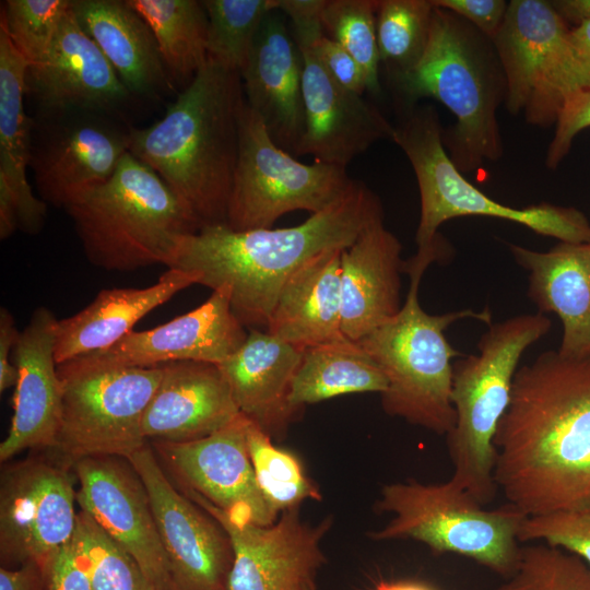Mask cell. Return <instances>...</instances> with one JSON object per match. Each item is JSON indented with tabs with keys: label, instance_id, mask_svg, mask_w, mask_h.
<instances>
[{
	"label": "cell",
	"instance_id": "obj_51",
	"mask_svg": "<svg viewBox=\"0 0 590 590\" xmlns=\"http://www.w3.org/2000/svg\"><path fill=\"white\" fill-rule=\"evenodd\" d=\"M375 590H434L432 587L413 581H380Z\"/></svg>",
	"mask_w": 590,
	"mask_h": 590
},
{
	"label": "cell",
	"instance_id": "obj_41",
	"mask_svg": "<svg viewBox=\"0 0 590 590\" xmlns=\"http://www.w3.org/2000/svg\"><path fill=\"white\" fill-rule=\"evenodd\" d=\"M518 540L543 541L577 555L590 567V507L527 517Z\"/></svg>",
	"mask_w": 590,
	"mask_h": 590
},
{
	"label": "cell",
	"instance_id": "obj_37",
	"mask_svg": "<svg viewBox=\"0 0 590 590\" xmlns=\"http://www.w3.org/2000/svg\"><path fill=\"white\" fill-rule=\"evenodd\" d=\"M248 447L258 486L279 516L306 499H321L319 488L306 476L297 458L275 447L271 436L251 421Z\"/></svg>",
	"mask_w": 590,
	"mask_h": 590
},
{
	"label": "cell",
	"instance_id": "obj_31",
	"mask_svg": "<svg viewBox=\"0 0 590 590\" xmlns=\"http://www.w3.org/2000/svg\"><path fill=\"white\" fill-rule=\"evenodd\" d=\"M28 66L0 26V187L17 206L19 229L35 235L45 224L48 204L34 194L26 175L32 129L24 107Z\"/></svg>",
	"mask_w": 590,
	"mask_h": 590
},
{
	"label": "cell",
	"instance_id": "obj_20",
	"mask_svg": "<svg viewBox=\"0 0 590 590\" xmlns=\"http://www.w3.org/2000/svg\"><path fill=\"white\" fill-rule=\"evenodd\" d=\"M298 47L305 128L296 156L346 168L377 141L392 140L394 126L375 105L333 80L310 45Z\"/></svg>",
	"mask_w": 590,
	"mask_h": 590
},
{
	"label": "cell",
	"instance_id": "obj_29",
	"mask_svg": "<svg viewBox=\"0 0 590 590\" xmlns=\"http://www.w3.org/2000/svg\"><path fill=\"white\" fill-rule=\"evenodd\" d=\"M342 250L329 249L317 255L288 278L266 327L270 334L302 350L345 338Z\"/></svg>",
	"mask_w": 590,
	"mask_h": 590
},
{
	"label": "cell",
	"instance_id": "obj_45",
	"mask_svg": "<svg viewBox=\"0 0 590 590\" xmlns=\"http://www.w3.org/2000/svg\"><path fill=\"white\" fill-rule=\"evenodd\" d=\"M326 0H273L275 10L291 22V30L298 46L312 44L324 35L322 11Z\"/></svg>",
	"mask_w": 590,
	"mask_h": 590
},
{
	"label": "cell",
	"instance_id": "obj_4",
	"mask_svg": "<svg viewBox=\"0 0 590 590\" xmlns=\"http://www.w3.org/2000/svg\"><path fill=\"white\" fill-rule=\"evenodd\" d=\"M392 81L405 109L430 97L455 116L441 139L459 172L502 157L497 110L506 99V80L493 42L469 22L435 7L422 58Z\"/></svg>",
	"mask_w": 590,
	"mask_h": 590
},
{
	"label": "cell",
	"instance_id": "obj_24",
	"mask_svg": "<svg viewBox=\"0 0 590 590\" xmlns=\"http://www.w3.org/2000/svg\"><path fill=\"white\" fill-rule=\"evenodd\" d=\"M161 367V382L142 422L148 441L198 440L228 425L240 414L217 364L178 361Z\"/></svg>",
	"mask_w": 590,
	"mask_h": 590
},
{
	"label": "cell",
	"instance_id": "obj_26",
	"mask_svg": "<svg viewBox=\"0 0 590 590\" xmlns=\"http://www.w3.org/2000/svg\"><path fill=\"white\" fill-rule=\"evenodd\" d=\"M518 266L528 272L527 295L539 312L562 321L563 356L590 355V241L563 243L547 251L508 244Z\"/></svg>",
	"mask_w": 590,
	"mask_h": 590
},
{
	"label": "cell",
	"instance_id": "obj_6",
	"mask_svg": "<svg viewBox=\"0 0 590 590\" xmlns=\"http://www.w3.org/2000/svg\"><path fill=\"white\" fill-rule=\"evenodd\" d=\"M64 210L87 260L107 271L164 264L178 236L203 226L165 181L130 152L108 180Z\"/></svg>",
	"mask_w": 590,
	"mask_h": 590
},
{
	"label": "cell",
	"instance_id": "obj_25",
	"mask_svg": "<svg viewBox=\"0 0 590 590\" xmlns=\"http://www.w3.org/2000/svg\"><path fill=\"white\" fill-rule=\"evenodd\" d=\"M401 252L384 214L342 250V332L349 340L359 341L400 311Z\"/></svg>",
	"mask_w": 590,
	"mask_h": 590
},
{
	"label": "cell",
	"instance_id": "obj_38",
	"mask_svg": "<svg viewBox=\"0 0 590 590\" xmlns=\"http://www.w3.org/2000/svg\"><path fill=\"white\" fill-rule=\"evenodd\" d=\"M376 9L377 0H326L322 11L324 35L358 62L368 91L375 94L380 91Z\"/></svg>",
	"mask_w": 590,
	"mask_h": 590
},
{
	"label": "cell",
	"instance_id": "obj_12",
	"mask_svg": "<svg viewBox=\"0 0 590 590\" xmlns=\"http://www.w3.org/2000/svg\"><path fill=\"white\" fill-rule=\"evenodd\" d=\"M569 27L551 1L511 0L492 40L505 80V106L512 115L547 127L576 92Z\"/></svg>",
	"mask_w": 590,
	"mask_h": 590
},
{
	"label": "cell",
	"instance_id": "obj_34",
	"mask_svg": "<svg viewBox=\"0 0 590 590\" xmlns=\"http://www.w3.org/2000/svg\"><path fill=\"white\" fill-rule=\"evenodd\" d=\"M435 7L430 0H377L376 34L382 62L391 78L422 58Z\"/></svg>",
	"mask_w": 590,
	"mask_h": 590
},
{
	"label": "cell",
	"instance_id": "obj_19",
	"mask_svg": "<svg viewBox=\"0 0 590 590\" xmlns=\"http://www.w3.org/2000/svg\"><path fill=\"white\" fill-rule=\"evenodd\" d=\"M228 293L215 290L199 307L145 331H131L114 345L58 364L67 369L155 367L178 361L221 364L247 338Z\"/></svg>",
	"mask_w": 590,
	"mask_h": 590
},
{
	"label": "cell",
	"instance_id": "obj_21",
	"mask_svg": "<svg viewBox=\"0 0 590 590\" xmlns=\"http://www.w3.org/2000/svg\"><path fill=\"white\" fill-rule=\"evenodd\" d=\"M25 90L37 110L76 107L121 118L137 101L83 31L71 8L47 56L28 66Z\"/></svg>",
	"mask_w": 590,
	"mask_h": 590
},
{
	"label": "cell",
	"instance_id": "obj_32",
	"mask_svg": "<svg viewBox=\"0 0 590 590\" xmlns=\"http://www.w3.org/2000/svg\"><path fill=\"white\" fill-rule=\"evenodd\" d=\"M387 389V378L373 357L355 341L342 340L303 350L293 379L288 402L296 411L333 397L378 392Z\"/></svg>",
	"mask_w": 590,
	"mask_h": 590
},
{
	"label": "cell",
	"instance_id": "obj_46",
	"mask_svg": "<svg viewBox=\"0 0 590 590\" xmlns=\"http://www.w3.org/2000/svg\"><path fill=\"white\" fill-rule=\"evenodd\" d=\"M42 570L46 590H93L71 542L56 552Z\"/></svg>",
	"mask_w": 590,
	"mask_h": 590
},
{
	"label": "cell",
	"instance_id": "obj_39",
	"mask_svg": "<svg viewBox=\"0 0 590 590\" xmlns=\"http://www.w3.org/2000/svg\"><path fill=\"white\" fill-rule=\"evenodd\" d=\"M71 8V0H7L0 26L19 52L34 66L44 60Z\"/></svg>",
	"mask_w": 590,
	"mask_h": 590
},
{
	"label": "cell",
	"instance_id": "obj_43",
	"mask_svg": "<svg viewBox=\"0 0 590 590\" xmlns=\"http://www.w3.org/2000/svg\"><path fill=\"white\" fill-rule=\"evenodd\" d=\"M308 45L311 46L327 72L340 85L361 96L368 91L367 79L362 67L340 44L322 35Z\"/></svg>",
	"mask_w": 590,
	"mask_h": 590
},
{
	"label": "cell",
	"instance_id": "obj_30",
	"mask_svg": "<svg viewBox=\"0 0 590 590\" xmlns=\"http://www.w3.org/2000/svg\"><path fill=\"white\" fill-rule=\"evenodd\" d=\"M193 284L194 280L188 273L168 269L155 284L144 288L101 291L85 308L58 320L57 365L114 345L133 331L145 315Z\"/></svg>",
	"mask_w": 590,
	"mask_h": 590
},
{
	"label": "cell",
	"instance_id": "obj_5",
	"mask_svg": "<svg viewBox=\"0 0 590 590\" xmlns=\"http://www.w3.org/2000/svg\"><path fill=\"white\" fill-rule=\"evenodd\" d=\"M444 252L417 250L404 261L403 272L410 275V287L400 311L357 341L387 378V389L380 394L384 411L437 435H447L455 425L452 359L463 356L448 342L445 331L467 318L492 323L487 307L441 315H430L422 308L418 300L422 276Z\"/></svg>",
	"mask_w": 590,
	"mask_h": 590
},
{
	"label": "cell",
	"instance_id": "obj_17",
	"mask_svg": "<svg viewBox=\"0 0 590 590\" xmlns=\"http://www.w3.org/2000/svg\"><path fill=\"white\" fill-rule=\"evenodd\" d=\"M117 457L78 461L76 503L139 564L153 590H178L148 492L131 464Z\"/></svg>",
	"mask_w": 590,
	"mask_h": 590
},
{
	"label": "cell",
	"instance_id": "obj_14",
	"mask_svg": "<svg viewBox=\"0 0 590 590\" xmlns=\"http://www.w3.org/2000/svg\"><path fill=\"white\" fill-rule=\"evenodd\" d=\"M71 468L57 459L27 458L2 468L0 557L8 565L40 568L72 540L76 491Z\"/></svg>",
	"mask_w": 590,
	"mask_h": 590
},
{
	"label": "cell",
	"instance_id": "obj_2",
	"mask_svg": "<svg viewBox=\"0 0 590 590\" xmlns=\"http://www.w3.org/2000/svg\"><path fill=\"white\" fill-rule=\"evenodd\" d=\"M382 214L378 196L353 179L334 203L293 227L234 231L209 224L180 235L164 266L212 291L225 288L245 327L266 328L281 290L299 267L326 250L349 247Z\"/></svg>",
	"mask_w": 590,
	"mask_h": 590
},
{
	"label": "cell",
	"instance_id": "obj_28",
	"mask_svg": "<svg viewBox=\"0 0 590 590\" xmlns=\"http://www.w3.org/2000/svg\"><path fill=\"white\" fill-rule=\"evenodd\" d=\"M71 9L135 99L174 90L153 32L127 0H71Z\"/></svg>",
	"mask_w": 590,
	"mask_h": 590
},
{
	"label": "cell",
	"instance_id": "obj_49",
	"mask_svg": "<svg viewBox=\"0 0 590 590\" xmlns=\"http://www.w3.org/2000/svg\"><path fill=\"white\" fill-rule=\"evenodd\" d=\"M0 590H46L42 568L25 563L15 568H0Z\"/></svg>",
	"mask_w": 590,
	"mask_h": 590
},
{
	"label": "cell",
	"instance_id": "obj_50",
	"mask_svg": "<svg viewBox=\"0 0 590 590\" xmlns=\"http://www.w3.org/2000/svg\"><path fill=\"white\" fill-rule=\"evenodd\" d=\"M558 14L575 25L590 20V0H554L551 1Z\"/></svg>",
	"mask_w": 590,
	"mask_h": 590
},
{
	"label": "cell",
	"instance_id": "obj_13",
	"mask_svg": "<svg viewBox=\"0 0 590 590\" xmlns=\"http://www.w3.org/2000/svg\"><path fill=\"white\" fill-rule=\"evenodd\" d=\"M129 128L121 118L93 109L37 110L30 168L40 199L64 209L108 180L129 152Z\"/></svg>",
	"mask_w": 590,
	"mask_h": 590
},
{
	"label": "cell",
	"instance_id": "obj_44",
	"mask_svg": "<svg viewBox=\"0 0 590 590\" xmlns=\"http://www.w3.org/2000/svg\"><path fill=\"white\" fill-rule=\"evenodd\" d=\"M433 5L450 11L469 22L491 40L502 27L509 2L505 0H430Z\"/></svg>",
	"mask_w": 590,
	"mask_h": 590
},
{
	"label": "cell",
	"instance_id": "obj_10",
	"mask_svg": "<svg viewBox=\"0 0 590 590\" xmlns=\"http://www.w3.org/2000/svg\"><path fill=\"white\" fill-rule=\"evenodd\" d=\"M62 410L55 459L72 467L94 457L128 459L143 448L144 412L162 376L161 366L73 370L57 365Z\"/></svg>",
	"mask_w": 590,
	"mask_h": 590
},
{
	"label": "cell",
	"instance_id": "obj_15",
	"mask_svg": "<svg viewBox=\"0 0 590 590\" xmlns=\"http://www.w3.org/2000/svg\"><path fill=\"white\" fill-rule=\"evenodd\" d=\"M249 424L240 413L204 438L153 441L151 447L182 492L200 497L233 523L269 526L280 516L258 486L248 447Z\"/></svg>",
	"mask_w": 590,
	"mask_h": 590
},
{
	"label": "cell",
	"instance_id": "obj_27",
	"mask_svg": "<svg viewBox=\"0 0 590 590\" xmlns=\"http://www.w3.org/2000/svg\"><path fill=\"white\" fill-rule=\"evenodd\" d=\"M303 350L251 328L221 364L239 412L268 435L283 433L296 410L288 402Z\"/></svg>",
	"mask_w": 590,
	"mask_h": 590
},
{
	"label": "cell",
	"instance_id": "obj_9",
	"mask_svg": "<svg viewBox=\"0 0 590 590\" xmlns=\"http://www.w3.org/2000/svg\"><path fill=\"white\" fill-rule=\"evenodd\" d=\"M376 507L393 517L382 529L369 533L375 541L411 539L435 554L470 558L505 579L517 568L521 552L518 533L528 516L509 504L487 510L448 481L385 485Z\"/></svg>",
	"mask_w": 590,
	"mask_h": 590
},
{
	"label": "cell",
	"instance_id": "obj_18",
	"mask_svg": "<svg viewBox=\"0 0 590 590\" xmlns=\"http://www.w3.org/2000/svg\"><path fill=\"white\" fill-rule=\"evenodd\" d=\"M226 532L233 548L227 590H306L326 563L320 541L331 520L303 523L298 507L283 511L269 526L236 524L200 497L184 493Z\"/></svg>",
	"mask_w": 590,
	"mask_h": 590
},
{
	"label": "cell",
	"instance_id": "obj_1",
	"mask_svg": "<svg viewBox=\"0 0 590 590\" xmlns=\"http://www.w3.org/2000/svg\"><path fill=\"white\" fill-rule=\"evenodd\" d=\"M494 479L528 517L590 507V355L518 368L494 438Z\"/></svg>",
	"mask_w": 590,
	"mask_h": 590
},
{
	"label": "cell",
	"instance_id": "obj_22",
	"mask_svg": "<svg viewBox=\"0 0 590 590\" xmlns=\"http://www.w3.org/2000/svg\"><path fill=\"white\" fill-rule=\"evenodd\" d=\"M286 19L279 10L263 19L239 73L247 106L273 141L296 156L305 128L303 56Z\"/></svg>",
	"mask_w": 590,
	"mask_h": 590
},
{
	"label": "cell",
	"instance_id": "obj_40",
	"mask_svg": "<svg viewBox=\"0 0 590 590\" xmlns=\"http://www.w3.org/2000/svg\"><path fill=\"white\" fill-rule=\"evenodd\" d=\"M494 590H590V567L545 543L527 545L514 574Z\"/></svg>",
	"mask_w": 590,
	"mask_h": 590
},
{
	"label": "cell",
	"instance_id": "obj_52",
	"mask_svg": "<svg viewBox=\"0 0 590 590\" xmlns=\"http://www.w3.org/2000/svg\"><path fill=\"white\" fill-rule=\"evenodd\" d=\"M306 590H317L316 589V586H315V582L310 583Z\"/></svg>",
	"mask_w": 590,
	"mask_h": 590
},
{
	"label": "cell",
	"instance_id": "obj_47",
	"mask_svg": "<svg viewBox=\"0 0 590 590\" xmlns=\"http://www.w3.org/2000/svg\"><path fill=\"white\" fill-rule=\"evenodd\" d=\"M21 331L17 330L13 315L5 308L0 309V392L15 387L17 368L13 363V353Z\"/></svg>",
	"mask_w": 590,
	"mask_h": 590
},
{
	"label": "cell",
	"instance_id": "obj_11",
	"mask_svg": "<svg viewBox=\"0 0 590 590\" xmlns=\"http://www.w3.org/2000/svg\"><path fill=\"white\" fill-rule=\"evenodd\" d=\"M239 135L226 219L234 231L272 228L276 220L296 210L320 212L353 181L344 167L297 161L273 141L247 104Z\"/></svg>",
	"mask_w": 590,
	"mask_h": 590
},
{
	"label": "cell",
	"instance_id": "obj_3",
	"mask_svg": "<svg viewBox=\"0 0 590 590\" xmlns=\"http://www.w3.org/2000/svg\"><path fill=\"white\" fill-rule=\"evenodd\" d=\"M245 107L240 73L208 60L162 119L129 128V152L202 225L226 224Z\"/></svg>",
	"mask_w": 590,
	"mask_h": 590
},
{
	"label": "cell",
	"instance_id": "obj_36",
	"mask_svg": "<svg viewBox=\"0 0 590 590\" xmlns=\"http://www.w3.org/2000/svg\"><path fill=\"white\" fill-rule=\"evenodd\" d=\"M208 16V60L240 71L273 0H203Z\"/></svg>",
	"mask_w": 590,
	"mask_h": 590
},
{
	"label": "cell",
	"instance_id": "obj_23",
	"mask_svg": "<svg viewBox=\"0 0 590 590\" xmlns=\"http://www.w3.org/2000/svg\"><path fill=\"white\" fill-rule=\"evenodd\" d=\"M58 320L46 307L36 308L21 331L13 353L19 377L9 433L0 444V461L26 449L56 446L62 410V382L55 344Z\"/></svg>",
	"mask_w": 590,
	"mask_h": 590
},
{
	"label": "cell",
	"instance_id": "obj_7",
	"mask_svg": "<svg viewBox=\"0 0 590 590\" xmlns=\"http://www.w3.org/2000/svg\"><path fill=\"white\" fill-rule=\"evenodd\" d=\"M551 327L550 318L539 311L491 323L477 342V353L453 362L451 403L456 421L446 435L453 468L449 481L482 506L489 504L498 491L494 438L510 403L518 363Z\"/></svg>",
	"mask_w": 590,
	"mask_h": 590
},
{
	"label": "cell",
	"instance_id": "obj_48",
	"mask_svg": "<svg viewBox=\"0 0 590 590\" xmlns=\"http://www.w3.org/2000/svg\"><path fill=\"white\" fill-rule=\"evenodd\" d=\"M576 93L590 90V20L569 30Z\"/></svg>",
	"mask_w": 590,
	"mask_h": 590
},
{
	"label": "cell",
	"instance_id": "obj_33",
	"mask_svg": "<svg viewBox=\"0 0 590 590\" xmlns=\"http://www.w3.org/2000/svg\"><path fill=\"white\" fill-rule=\"evenodd\" d=\"M148 23L174 86L184 90L206 63L208 16L202 1L127 0Z\"/></svg>",
	"mask_w": 590,
	"mask_h": 590
},
{
	"label": "cell",
	"instance_id": "obj_42",
	"mask_svg": "<svg viewBox=\"0 0 590 590\" xmlns=\"http://www.w3.org/2000/svg\"><path fill=\"white\" fill-rule=\"evenodd\" d=\"M590 128V90L569 95L557 116L553 139L551 140L545 164L555 169L567 156L576 137Z\"/></svg>",
	"mask_w": 590,
	"mask_h": 590
},
{
	"label": "cell",
	"instance_id": "obj_16",
	"mask_svg": "<svg viewBox=\"0 0 590 590\" xmlns=\"http://www.w3.org/2000/svg\"><path fill=\"white\" fill-rule=\"evenodd\" d=\"M128 462L141 479L178 590H227L233 548L224 529L170 483L148 444Z\"/></svg>",
	"mask_w": 590,
	"mask_h": 590
},
{
	"label": "cell",
	"instance_id": "obj_8",
	"mask_svg": "<svg viewBox=\"0 0 590 590\" xmlns=\"http://www.w3.org/2000/svg\"><path fill=\"white\" fill-rule=\"evenodd\" d=\"M437 110L429 104L404 110L392 141L404 152L416 177L421 214L415 234L417 250L446 246L439 226L460 216L510 221L563 243L590 241V222L574 206L547 202L515 208L497 202L469 182L442 144Z\"/></svg>",
	"mask_w": 590,
	"mask_h": 590
},
{
	"label": "cell",
	"instance_id": "obj_35",
	"mask_svg": "<svg viewBox=\"0 0 590 590\" xmlns=\"http://www.w3.org/2000/svg\"><path fill=\"white\" fill-rule=\"evenodd\" d=\"M71 546L93 590H153L135 559L84 510L76 515Z\"/></svg>",
	"mask_w": 590,
	"mask_h": 590
}]
</instances>
